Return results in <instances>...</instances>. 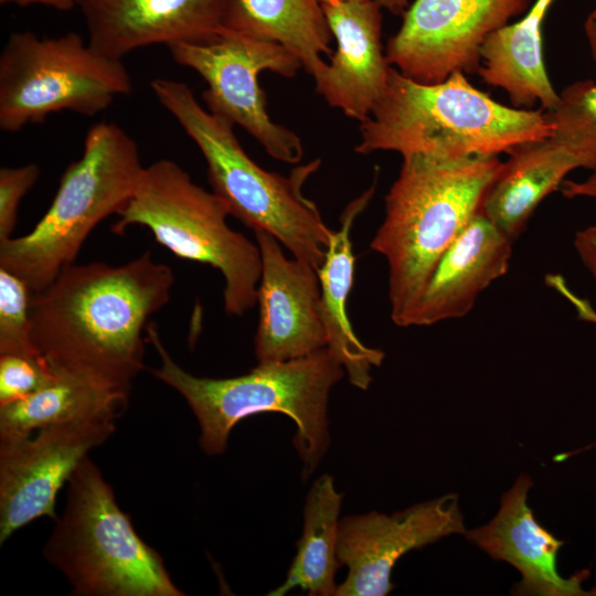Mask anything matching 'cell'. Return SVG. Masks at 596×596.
<instances>
[{
    "label": "cell",
    "mask_w": 596,
    "mask_h": 596,
    "mask_svg": "<svg viewBox=\"0 0 596 596\" xmlns=\"http://www.w3.org/2000/svg\"><path fill=\"white\" fill-rule=\"evenodd\" d=\"M173 284V270L150 251L117 266L74 263L32 295V342L53 368L130 391L145 368L143 333Z\"/></svg>",
    "instance_id": "1"
},
{
    "label": "cell",
    "mask_w": 596,
    "mask_h": 596,
    "mask_svg": "<svg viewBox=\"0 0 596 596\" xmlns=\"http://www.w3.org/2000/svg\"><path fill=\"white\" fill-rule=\"evenodd\" d=\"M370 247L389 268L391 319L407 321L437 263L480 211L499 174V156H403Z\"/></svg>",
    "instance_id": "2"
},
{
    "label": "cell",
    "mask_w": 596,
    "mask_h": 596,
    "mask_svg": "<svg viewBox=\"0 0 596 596\" xmlns=\"http://www.w3.org/2000/svg\"><path fill=\"white\" fill-rule=\"evenodd\" d=\"M542 109L509 107L475 87L462 72L424 84L390 66L386 86L360 123L355 152L395 151L444 158L499 156L550 137Z\"/></svg>",
    "instance_id": "3"
},
{
    "label": "cell",
    "mask_w": 596,
    "mask_h": 596,
    "mask_svg": "<svg viewBox=\"0 0 596 596\" xmlns=\"http://www.w3.org/2000/svg\"><path fill=\"white\" fill-rule=\"evenodd\" d=\"M147 340L160 356V365L151 370L153 376L187 401L199 422V443L206 454L223 453L241 419L276 412L294 421L302 476L312 473L329 445V394L345 373L327 347L294 360L258 363L240 376L211 379L182 369L166 350L153 322L147 328Z\"/></svg>",
    "instance_id": "4"
},
{
    "label": "cell",
    "mask_w": 596,
    "mask_h": 596,
    "mask_svg": "<svg viewBox=\"0 0 596 596\" xmlns=\"http://www.w3.org/2000/svg\"><path fill=\"white\" fill-rule=\"evenodd\" d=\"M158 102L175 118L201 151L207 180L235 216L253 232L274 236L292 257L317 270L324 260L332 230L302 187L319 160L295 168L289 177L259 167L238 142L233 125L204 109L183 82L156 78Z\"/></svg>",
    "instance_id": "5"
},
{
    "label": "cell",
    "mask_w": 596,
    "mask_h": 596,
    "mask_svg": "<svg viewBox=\"0 0 596 596\" xmlns=\"http://www.w3.org/2000/svg\"><path fill=\"white\" fill-rule=\"evenodd\" d=\"M143 170L136 141L115 123L89 128L82 157L68 164L56 194L33 230L0 242V267L32 292L74 264L89 233L131 196Z\"/></svg>",
    "instance_id": "6"
},
{
    "label": "cell",
    "mask_w": 596,
    "mask_h": 596,
    "mask_svg": "<svg viewBox=\"0 0 596 596\" xmlns=\"http://www.w3.org/2000/svg\"><path fill=\"white\" fill-rule=\"evenodd\" d=\"M43 555L81 596H182L160 554L136 532L87 457L67 482L63 513Z\"/></svg>",
    "instance_id": "7"
},
{
    "label": "cell",
    "mask_w": 596,
    "mask_h": 596,
    "mask_svg": "<svg viewBox=\"0 0 596 596\" xmlns=\"http://www.w3.org/2000/svg\"><path fill=\"white\" fill-rule=\"evenodd\" d=\"M116 215L113 233L123 235L128 226H145L175 256L217 269L224 279L228 316L241 317L256 305L262 273L257 243L232 230L224 202L193 182L177 162L160 159L143 167L131 196Z\"/></svg>",
    "instance_id": "8"
},
{
    "label": "cell",
    "mask_w": 596,
    "mask_h": 596,
    "mask_svg": "<svg viewBox=\"0 0 596 596\" xmlns=\"http://www.w3.org/2000/svg\"><path fill=\"white\" fill-rule=\"evenodd\" d=\"M131 88L121 60L99 53L77 33L12 32L0 54V129L15 132L63 110L93 116Z\"/></svg>",
    "instance_id": "9"
},
{
    "label": "cell",
    "mask_w": 596,
    "mask_h": 596,
    "mask_svg": "<svg viewBox=\"0 0 596 596\" xmlns=\"http://www.w3.org/2000/svg\"><path fill=\"white\" fill-rule=\"evenodd\" d=\"M168 49L174 62L205 81L202 98L210 113L244 128L275 160L290 164L301 161V139L273 121L258 82L263 71L295 77L302 64L294 53L281 44L231 30L209 43H179Z\"/></svg>",
    "instance_id": "10"
},
{
    "label": "cell",
    "mask_w": 596,
    "mask_h": 596,
    "mask_svg": "<svg viewBox=\"0 0 596 596\" xmlns=\"http://www.w3.org/2000/svg\"><path fill=\"white\" fill-rule=\"evenodd\" d=\"M533 0H415L390 38L387 63L424 84L478 72L486 40L523 15Z\"/></svg>",
    "instance_id": "11"
},
{
    "label": "cell",
    "mask_w": 596,
    "mask_h": 596,
    "mask_svg": "<svg viewBox=\"0 0 596 596\" xmlns=\"http://www.w3.org/2000/svg\"><path fill=\"white\" fill-rule=\"evenodd\" d=\"M114 432L115 422L68 423L0 439V543L39 518L56 520L58 491Z\"/></svg>",
    "instance_id": "12"
},
{
    "label": "cell",
    "mask_w": 596,
    "mask_h": 596,
    "mask_svg": "<svg viewBox=\"0 0 596 596\" xmlns=\"http://www.w3.org/2000/svg\"><path fill=\"white\" fill-rule=\"evenodd\" d=\"M465 531L455 493L391 515L372 511L345 517L339 525L337 556L348 574L336 596L387 595L394 588L392 570L404 554Z\"/></svg>",
    "instance_id": "13"
},
{
    "label": "cell",
    "mask_w": 596,
    "mask_h": 596,
    "mask_svg": "<svg viewBox=\"0 0 596 596\" xmlns=\"http://www.w3.org/2000/svg\"><path fill=\"white\" fill-rule=\"evenodd\" d=\"M254 235L262 260L254 338L258 363L294 360L326 348L318 270L288 258L270 234L257 231Z\"/></svg>",
    "instance_id": "14"
},
{
    "label": "cell",
    "mask_w": 596,
    "mask_h": 596,
    "mask_svg": "<svg viewBox=\"0 0 596 596\" xmlns=\"http://www.w3.org/2000/svg\"><path fill=\"white\" fill-rule=\"evenodd\" d=\"M238 0H78L88 44L121 60L153 44L209 43L227 30Z\"/></svg>",
    "instance_id": "15"
},
{
    "label": "cell",
    "mask_w": 596,
    "mask_h": 596,
    "mask_svg": "<svg viewBox=\"0 0 596 596\" xmlns=\"http://www.w3.org/2000/svg\"><path fill=\"white\" fill-rule=\"evenodd\" d=\"M337 42L316 91L347 117L364 121L386 86L390 64L382 44V7L375 0H321Z\"/></svg>",
    "instance_id": "16"
},
{
    "label": "cell",
    "mask_w": 596,
    "mask_h": 596,
    "mask_svg": "<svg viewBox=\"0 0 596 596\" xmlns=\"http://www.w3.org/2000/svg\"><path fill=\"white\" fill-rule=\"evenodd\" d=\"M532 479L520 475L501 497L500 508L487 524L464 532L465 538L494 560L515 567L522 578L512 594L538 596L587 595L582 588L588 572L563 577L557 571L558 540L534 518L528 504Z\"/></svg>",
    "instance_id": "17"
},
{
    "label": "cell",
    "mask_w": 596,
    "mask_h": 596,
    "mask_svg": "<svg viewBox=\"0 0 596 596\" xmlns=\"http://www.w3.org/2000/svg\"><path fill=\"white\" fill-rule=\"evenodd\" d=\"M512 243L479 211L437 263L407 327L466 316L480 294L508 272Z\"/></svg>",
    "instance_id": "18"
},
{
    "label": "cell",
    "mask_w": 596,
    "mask_h": 596,
    "mask_svg": "<svg viewBox=\"0 0 596 596\" xmlns=\"http://www.w3.org/2000/svg\"><path fill=\"white\" fill-rule=\"evenodd\" d=\"M377 173L369 189L348 203L340 216V226L332 230L322 265L318 269L320 283V316L327 336V348L343 366L349 382L368 390L371 371L380 366L385 353L365 345L355 334L349 315L348 299L354 280L355 255L351 231L356 217L374 195Z\"/></svg>",
    "instance_id": "19"
},
{
    "label": "cell",
    "mask_w": 596,
    "mask_h": 596,
    "mask_svg": "<svg viewBox=\"0 0 596 596\" xmlns=\"http://www.w3.org/2000/svg\"><path fill=\"white\" fill-rule=\"evenodd\" d=\"M53 377L31 395L0 406V439L68 423L115 422L128 405L129 390L88 374L53 368Z\"/></svg>",
    "instance_id": "20"
},
{
    "label": "cell",
    "mask_w": 596,
    "mask_h": 596,
    "mask_svg": "<svg viewBox=\"0 0 596 596\" xmlns=\"http://www.w3.org/2000/svg\"><path fill=\"white\" fill-rule=\"evenodd\" d=\"M554 0H534L517 21L492 33L481 47L478 74L493 87L502 88L515 108L536 104L549 111L558 102L542 52V24Z\"/></svg>",
    "instance_id": "21"
},
{
    "label": "cell",
    "mask_w": 596,
    "mask_h": 596,
    "mask_svg": "<svg viewBox=\"0 0 596 596\" xmlns=\"http://www.w3.org/2000/svg\"><path fill=\"white\" fill-rule=\"evenodd\" d=\"M508 155L480 211L514 241L525 230L539 204L560 189L565 177L578 166L551 137L521 143Z\"/></svg>",
    "instance_id": "22"
},
{
    "label": "cell",
    "mask_w": 596,
    "mask_h": 596,
    "mask_svg": "<svg viewBox=\"0 0 596 596\" xmlns=\"http://www.w3.org/2000/svg\"><path fill=\"white\" fill-rule=\"evenodd\" d=\"M227 30L281 44L317 82L333 54L332 39L319 0H238Z\"/></svg>",
    "instance_id": "23"
},
{
    "label": "cell",
    "mask_w": 596,
    "mask_h": 596,
    "mask_svg": "<svg viewBox=\"0 0 596 596\" xmlns=\"http://www.w3.org/2000/svg\"><path fill=\"white\" fill-rule=\"evenodd\" d=\"M343 494L336 490L333 477L322 475L311 486L304 510V532L286 579L269 596H283L300 588L311 596H336L339 513Z\"/></svg>",
    "instance_id": "24"
},
{
    "label": "cell",
    "mask_w": 596,
    "mask_h": 596,
    "mask_svg": "<svg viewBox=\"0 0 596 596\" xmlns=\"http://www.w3.org/2000/svg\"><path fill=\"white\" fill-rule=\"evenodd\" d=\"M544 113L550 137L574 157L578 168L596 170V82L565 86L555 107Z\"/></svg>",
    "instance_id": "25"
},
{
    "label": "cell",
    "mask_w": 596,
    "mask_h": 596,
    "mask_svg": "<svg viewBox=\"0 0 596 596\" xmlns=\"http://www.w3.org/2000/svg\"><path fill=\"white\" fill-rule=\"evenodd\" d=\"M32 295L21 277L0 267V354H40L31 336Z\"/></svg>",
    "instance_id": "26"
},
{
    "label": "cell",
    "mask_w": 596,
    "mask_h": 596,
    "mask_svg": "<svg viewBox=\"0 0 596 596\" xmlns=\"http://www.w3.org/2000/svg\"><path fill=\"white\" fill-rule=\"evenodd\" d=\"M53 375L52 366L41 354H0V406L31 395Z\"/></svg>",
    "instance_id": "27"
},
{
    "label": "cell",
    "mask_w": 596,
    "mask_h": 596,
    "mask_svg": "<svg viewBox=\"0 0 596 596\" xmlns=\"http://www.w3.org/2000/svg\"><path fill=\"white\" fill-rule=\"evenodd\" d=\"M39 177L40 168L35 163L0 169V242L12 237L19 204Z\"/></svg>",
    "instance_id": "28"
},
{
    "label": "cell",
    "mask_w": 596,
    "mask_h": 596,
    "mask_svg": "<svg viewBox=\"0 0 596 596\" xmlns=\"http://www.w3.org/2000/svg\"><path fill=\"white\" fill-rule=\"evenodd\" d=\"M574 247L583 265L596 280V225L577 231Z\"/></svg>",
    "instance_id": "29"
},
{
    "label": "cell",
    "mask_w": 596,
    "mask_h": 596,
    "mask_svg": "<svg viewBox=\"0 0 596 596\" xmlns=\"http://www.w3.org/2000/svg\"><path fill=\"white\" fill-rule=\"evenodd\" d=\"M560 189L567 199L583 198L596 201V170L582 181L564 180Z\"/></svg>",
    "instance_id": "30"
},
{
    "label": "cell",
    "mask_w": 596,
    "mask_h": 596,
    "mask_svg": "<svg viewBox=\"0 0 596 596\" xmlns=\"http://www.w3.org/2000/svg\"><path fill=\"white\" fill-rule=\"evenodd\" d=\"M78 0H0L1 4L13 3L19 7H28L32 4H42L51 7L60 11H68L77 6Z\"/></svg>",
    "instance_id": "31"
},
{
    "label": "cell",
    "mask_w": 596,
    "mask_h": 596,
    "mask_svg": "<svg viewBox=\"0 0 596 596\" xmlns=\"http://www.w3.org/2000/svg\"><path fill=\"white\" fill-rule=\"evenodd\" d=\"M584 32L592 57L596 64V7L588 13L584 22Z\"/></svg>",
    "instance_id": "32"
},
{
    "label": "cell",
    "mask_w": 596,
    "mask_h": 596,
    "mask_svg": "<svg viewBox=\"0 0 596 596\" xmlns=\"http://www.w3.org/2000/svg\"><path fill=\"white\" fill-rule=\"evenodd\" d=\"M382 8L386 9L390 13L400 15L408 8V0H375Z\"/></svg>",
    "instance_id": "33"
},
{
    "label": "cell",
    "mask_w": 596,
    "mask_h": 596,
    "mask_svg": "<svg viewBox=\"0 0 596 596\" xmlns=\"http://www.w3.org/2000/svg\"><path fill=\"white\" fill-rule=\"evenodd\" d=\"M587 595L596 596V585L589 592H587Z\"/></svg>",
    "instance_id": "34"
},
{
    "label": "cell",
    "mask_w": 596,
    "mask_h": 596,
    "mask_svg": "<svg viewBox=\"0 0 596 596\" xmlns=\"http://www.w3.org/2000/svg\"><path fill=\"white\" fill-rule=\"evenodd\" d=\"M321 0H319L320 2ZM341 1H362V0H341Z\"/></svg>",
    "instance_id": "35"
}]
</instances>
